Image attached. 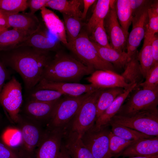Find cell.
<instances>
[{
  "label": "cell",
  "instance_id": "cell-1",
  "mask_svg": "<svg viewBox=\"0 0 158 158\" xmlns=\"http://www.w3.org/2000/svg\"><path fill=\"white\" fill-rule=\"evenodd\" d=\"M25 47L12 50L5 57L4 62L19 74L25 90L29 92L41 80L44 69L52 58L49 51Z\"/></svg>",
  "mask_w": 158,
  "mask_h": 158
},
{
  "label": "cell",
  "instance_id": "cell-2",
  "mask_svg": "<svg viewBox=\"0 0 158 158\" xmlns=\"http://www.w3.org/2000/svg\"><path fill=\"white\" fill-rule=\"evenodd\" d=\"M95 71L70 55L58 51L45 68L42 79L53 82L79 83L84 76Z\"/></svg>",
  "mask_w": 158,
  "mask_h": 158
},
{
  "label": "cell",
  "instance_id": "cell-3",
  "mask_svg": "<svg viewBox=\"0 0 158 158\" xmlns=\"http://www.w3.org/2000/svg\"><path fill=\"white\" fill-rule=\"evenodd\" d=\"M66 46L80 61L95 71H109L115 72V67L103 60L90 40L87 32L81 31L77 38Z\"/></svg>",
  "mask_w": 158,
  "mask_h": 158
},
{
  "label": "cell",
  "instance_id": "cell-4",
  "mask_svg": "<svg viewBox=\"0 0 158 158\" xmlns=\"http://www.w3.org/2000/svg\"><path fill=\"white\" fill-rule=\"evenodd\" d=\"M110 123L129 128L149 135L158 137L157 108L143 111L129 116L115 115Z\"/></svg>",
  "mask_w": 158,
  "mask_h": 158
},
{
  "label": "cell",
  "instance_id": "cell-5",
  "mask_svg": "<svg viewBox=\"0 0 158 158\" xmlns=\"http://www.w3.org/2000/svg\"><path fill=\"white\" fill-rule=\"evenodd\" d=\"M102 89H98L90 93L66 128L77 133L80 138L95 123L97 117V103Z\"/></svg>",
  "mask_w": 158,
  "mask_h": 158
},
{
  "label": "cell",
  "instance_id": "cell-6",
  "mask_svg": "<svg viewBox=\"0 0 158 158\" xmlns=\"http://www.w3.org/2000/svg\"><path fill=\"white\" fill-rule=\"evenodd\" d=\"M23 102L21 84L14 76L5 83L0 92V104L8 117L17 123Z\"/></svg>",
  "mask_w": 158,
  "mask_h": 158
},
{
  "label": "cell",
  "instance_id": "cell-7",
  "mask_svg": "<svg viewBox=\"0 0 158 158\" xmlns=\"http://www.w3.org/2000/svg\"><path fill=\"white\" fill-rule=\"evenodd\" d=\"M116 115L129 116L139 112L157 108L158 89L154 90L135 89Z\"/></svg>",
  "mask_w": 158,
  "mask_h": 158
},
{
  "label": "cell",
  "instance_id": "cell-8",
  "mask_svg": "<svg viewBox=\"0 0 158 158\" xmlns=\"http://www.w3.org/2000/svg\"><path fill=\"white\" fill-rule=\"evenodd\" d=\"M91 92L78 96L65 95L64 97L61 98L47 126L64 128L67 127Z\"/></svg>",
  "mask_w": 158,
  "mask_h": 158
},
{
  "label": "cell",
  "instance_id": "cell-9",
  "mask_svg": "<svg viewBox=\"0 0 158 158\" xmlns=\"http://www.w3.org/2000/svg\"><path fill=\"white\" fill-rule=\"evenodd\" d=\"M109 126H103L97 128L93 125L80 137L83 142L95 158L113 157L109 148V135L111 130Z\"/></svg>",
  "mask_w": 158,
  "mask_h": 158
},
{
  "label": "cell",
  "instance_id": "cell-10",
  "mask_svg": "<svg viewBox=\"0 0 158 158\" xmlns=\"http://www.w3.org/2000/svg\"><path fill=\"white\" fill-rule=\"evenodd\" d=\"M39 123L25 115H20L17 123L22 135L21 145L23 150L28 155L32 154L38 147L44 135L46 130H42Z\"/></svg>",
  "mask_w": 158,
  "mask_h": 158
},
{
  "label": "cell",
  "instance_id": "cell-11",
  "mask_svg": "<svg viewBox=\"0 0 158 158\" xmlns=\"http://www.w3.org/2000/svg\"><path fill=\"white\" fill-rule=\"evenodd\" d=\"M64 130L48 126L37 147L36 158H59Z\"/></svg>",
  "mask_w": 158,
  "mask_h": 158
},
{
  "label": "cell",
  "instance_id": "cell-12",
  "mask_svg": "<svg viewBox=\"0 0 158 158\" xmlns=\"http://www.w3.org/2000/svg\"><path fill=\"white\" fill-rule=\"evenodd\" d=\"M150 5L145 7L133 16L132 28L128 35L126 47L129 59L137 51L144 37L148 20L147 10Z\"/></svg>",
  "mask_w": 158,
  "mask_h": 158
},
{
  "label": "cell",
  "instance_id": "cell-13",
  "mask_svg": "<svg viewBox=\"0 0 158 158\" xmlns=\"http://www.w3.org/2000/svg\"><path fill=\"white\" fill-rule=\"evenodd\" d=\"M115 2L111 6L104 20V25L111 47L119 51L123 52L126 48L127 39L116 16Z\"/></svg>",
  "mask_w": 158,
  "mask_h": 158
},
{
  "label": "cell",
  "instance_id": "cell-14",
  "mask_svg": "<svg viewBox=\"0 0 158 158\" xmlns=\"http://www.w3.org/2000/svg\"><path fill=\"white\" fill-rule=\"evenodd\" d=\"M98 89L91 84L51 81L42 78L32 90L47 89L59 92L64 95L78 96Z\"/></svg>",
  "mask_w": 158,
  "mask_h": 158
},
{
  "label": "cell",
  "instance_id": "cell-15",
  "mask_svg": "<svg viewBox=\"0 0 158 158\" xmlns=\"http://www.w3.org/2000/svg\"><path fill=\"white\" fill-rule=\"evenodd\" d=\"M40 22L37 29L16 48L28 47L44 51H49L57 50L59 47V41L57 39L49 36L47 29Z\"/></svg>",
  "mask_w": 158,
  "mask_h": 158
},
{
  "label": "cell",
  "instance_id": "cell-16",
  "mask_svg": "<svg viewBox=\"0 0 158 158\" xmlns=\"http://www.w3.org/2000/svg\"><path fill=\"white\" fill-rule=\"evenodd\" d=\"M86 79L97 89L118 87L125 89L133 84L127 83L121 75L109 71L96 70Z\"/></svg>",
  "mask_w": 158,
  "mask_h": 158
},
{
  "label": "cell",
  "instance_id": "cell-17",
  "mask_svg": "<svg viewBox=\"0 0 158 158\" xmlns=\"http://www.w3.org/2000/svg\"><path fill=\"white\" fill-rule=\"evenodd\" d=\"M60 99L49 102L27 100L23 109L25 116L39 122H49Z\"/></svg>",
  "mask_w": 158,
  "mask_h": 158
},
{
  "label": "cell",
  "instance_id": "cell-18",
  "mask_svg": "<svg viewBox=\"0 0 158 158\" xmlns=\"http://www.w3.org/2000/svg\"><path fill=\"white\" fill-rule=\"evenodd\" d=\"M158 155V137L134 141L117 157H147Z\"/></svg>",
  "mask_w": 158,
  "mask_h": 158
},
{
  "label": "cell",
  "instance_id": "cell-19",
  "mask_svg": "<svg viewBox=\"0 0 158 158\" xmlns=\"http://www.w3.org/2000/svg\"><path fill=\"white\" fill-rule=\"evenodd\" d=\"M62 141L71 158H95L76 133L65 129Z\"/></svg>",
  "mask_w": 158,
  "mask_h": 158
},
{
  "label": "cell",
  "instance_id": "cell-20",
  "mask_svg": "<svg viewBox=\"0 0 158 158\" xmlns=\"http://www.w3.org/2000/svg\"><path fill=\"white\" fill-rule=\"evenodd\" d=\"M40 10L44 24L48 31L66 46L67 42L63 22L53 11L46 7Z\"/></svg>",
  "mask_w": 158,
  "mask_h": 158
},
{
  "label": "cell",
  "instance_id": "cell-21",
  "mask_svg": "<svg viewBox=\"0 0 158 158\" xmlns=\"http://www.w3.org/2000/svg\"><path fill=\"white\" fill-rule=\"evenodd\" d=\"M137 88V84H133L124 92L117 96L110 105L98 118L94 125L95 127L99 128L103 126H109V123L112 118L117 113L130 93Z\"/></svg>",
  "mask_w": 158,
  "mask_h": 158
},
{
  "label": "cell",
  "instance_id": "cell-22",
  "mask_svg": "<svg viewBox=\"0 0 158 158\" xmlns=\"http://www.w3.org/2000/svg\"><path fill=\"white\" fill-rule=\"evenodd\" d=\"M40 22L35 14L30 12L11 14L8 18L10 27L31 33L37 29Z\"/></svg>",
  "mask_w": 158,
  "mask_h": 158
},
{
  "label": "cell",
  "instance_id": "cell-23",
  "mask_svg": "<svg viewBox=\"0 0 158 158\" xmlns=\"http://www.w3.org/2000/svg\"><path fill=\"white\" fill-rule=\"evenodd\" d=\"M138 53L137 51L129 59L124 68V71L121 75L126 83H136L137 88L144 78L138 59Z\"/></svg>",
  "mask_w": 158,
  "mask_h": 158
},
{
  "label": "cell",
  "instance_id": "cell-24",
  "mask_svg": "<svg viewBox=\"0 0 158 158\" xmlns=\"http://www.w3.org/2000/svg\"><path fill=\"white\" fill-rule=\"evenodd\" d=\"M32 33L13 28L4 31L0 34V50L16 49Z\"/></svg>",
  "mask_w": 158,
  "mask_h": 158
},
{
  "label": "cell",
  "instance_id": "cell-25",
  "mask_svg": "<svg viewBox=\"0 0 158 158\" xmlns=\"http://www.w3.org/2000/svg\"><path fill=\"white\" fill-rule=\"evenodd\" d=\"M92 42L103 60L111 63L114 67L118 69L124 68L129 60L126 52H120L112 48L102 47Z\"/></svg>",
  "mask_w": 158,
  "mask_h": 158
},
{
  "label": "cell",
  "instance_id": "cell-26",
  "mask_svg": "<svg viewBox=\"0 0 158 158\" xmlns=\"http://www.w3.org/2000/svg\"><path fill=\"white\" fill-rule=\"evenodd\" d=\"M114 6L118 20L128 39V29L133 18L130 0H116Z\"/></svg>",
  "mask_w": 158,
  "mask_h": 158
},
{
  "label": "cell",
  "instance_id": "cell-27",
  "mask_svg": "<svg viewBox=\"0 0 158 158\" xmlns=\"http://www.w3.org/2000/svg\"><path fill=\"white\" fill-rule=\"evenodd\" d=\"M92 14L86 24L87 33L91 34L98 24L104 20L107 15L112 4L116 0L97 1Z\"/></svg>",
  "mask_w": 158,
  "mask_h": 158
},
{
  "label": "cell",
  "instance_id": "cell-28",
  "mask_svg": "<svg viewBox=\"0 0 158 158\" xmlns=\"http://www.w3.org/2000/svg\"><path fill=\"white\" fill-rule=\"evenodd\" d=\"M81 1L78 0H49L46 7L57 10L61 13L81 18L80 10Z\"/></svg>",
  "mask_w": 158,
  "mask_h": 158
},
{
  "label": "cell",
  "instance_id": "cell-29",
  "mask_svg": "<svg viewBox=\"0 0 158 158\" xmlns=\"http://www.w3.org/2000/svg\"><path fill=\"white\" fill-rule=\"evenodd\" d=\"M124 90L123 88L118 87L102 89L97 103L96 119Z\"/></svg>",
  "mask_w": 158,
  "mask_h": 158
},
{
  "label": "cell",
  "instance_id": "cell-30",
  "mask_svg": "<svg viewBox=\"0 0 158 158\" xmlns=\"http://www.w3.org/2000/svg\"><path fill=\"white\" fill-rule=\"evenodd\" d=\"M151 37L145 36L142 47L138 55L144 78L148 71L154 65L151 44Z\"/></svg>",
  "mask_w": 158,
  "mask_h": 158
},
{
  "label": "cell",
  "instance_id": "cell-31",
  "mask_svg": "<svg viewBox=\"0 0 158 158\" xmlns=\"http://www.w3.org/2000/svg\"><path fill=\"white\" fill-rule=\"evenodd\" d=\"M111 132L115 135L126 140L136 141L155 136L149 135L135 130L116 123H110Z\"/></svg>",
  "mask_w": 158,
  "mask_h": 158
},
{
  "label": "cell",
  "instance_id": "cell-32",
  "mask_svg": "<svg viewBox=\"0 0 158 158\" xmlns=\"http://www.w3.org/2000/svg\"><path fill=\"white\" fill-rule=\"evenodd\" d=\"M67 43L73 42L81 32L82 24L81 18L62 14Z\"/></svg>",
  "mask_w": 158,
  "mask_h": 158
},
{
  "label": "cell",
  "instance_id": "cell-33",
  "mask_svg": "<svg viewBox=\"0 0 158 158\" xmlns=\"http://www.w3.org/2000/svg\"><path fill=\"white\" fill-rule=\"evenodd\" d=\"M32 90V91H30L27 100L51 102L58 100L64 95L59 92L52 90L42 89Z\"/></svg>",
  "mask_w": 158,
  "mask_h": 158
},
{
  "label": "cell",
  "instance_id": "cell-34",
  "mask_svg": "<svg viewBox=\"0 0 158 158\" xmlns=\"http://www.w3.org/2000/svg\"><path fill=\"white\" fill-rule=\"evenodd\" d=\"M3 142L13 148L21 145L22 136L19 128L9 127L1 135Z\"/></svg>",
  "mask_w": 158,
  "mask_h": 158
},
{
  "label": "cell",
  "instance_id": "cell-35",
  "mask_svg": "<svg viewBox=\"0 0 158 158\" xmlns=\"http://www.w3.org/2000/svg\"><path fill=\"white\" fill-rule=\"evenodd\" d=\"M134 141L121 138L114 135L111 131L109 141L110 152L113 157H117L119 154Z\"/></svg>",
  "mask_w": 158,
  "mask_h": 158
},
{
  "label": "cell",
  "instance_id": "cell-36",
  "mask_svg": "<svg viewBox=\"0 0 158 158\" xmlns=\"http://www.w3.org/2000/svg\"><path fill=\"white\" fill-rule=\"evenodd\" d=\"M104 20H101L91 33L90 40L100 46L111 48L109 44L104 25Z\"/></svg>",
  "mask_w": 158,
  "mask_h": 158
},
{
  "label": "cell",
  "instance_id": "cell-37",
  "mask_svg": "<svg viewBox=\"0 0 158 158\" xmlns=\"http://www.w3.org/2000/svg\"><path fill=\"white\" fill-rule=\"evenodd\" d=\"M28 8L27 0H0V9L13 14L24 11Z\"/></svg>",
  "mask_w": 158,
  "mask_h": 158
},
{
  "label": "cell",
  "instance_id": "cell-38",
  "mask_svg": "<svg viewBox=\"0 0 158 158\" xmlns=\"http://www.w3.org/2000/svg\"><path fill=\"white\" fill-rule=\"evenodd\" d=\"M145 80L140 84L138 87L154 90L158 89V63H155L147 73Z\"/></svg>",
  "mask_w": 158,
  "mask_h": 158
},
{
  "label": "cell",
  "instance_id": "cell-39",
  "mask_svg": "<svg viewBox=\"0 0 158 158\" xmlns=\"http://www.w3.org/2000/svg\"><path fill=\"white\" fill-rule=\"evenodd\" d=\"M147 13L148 20L145 36L152 37L158 32V12L152 10L150 6Z\"/></svg>",
  "mask_w": 158,
  "mask_h": 158
},
{
  "label": "cell",
  "instance_id": "cell-40",
  "mask_svg": "<svg viewBox=\"0 0 158 158\" xmlns=\"http://www.w3.org/2000/svg\"><path fill=\"white\" fill-rule=\"evenodd\" d=\"M0 158H19L13 148L0 142Z\"/></svg>",
  "mask_w": 158,
  "mask_h": 158
},
{
  "label": "cell",
  "instance_id": "cell-41",
  "mask_svg": "<svg viewBox=\"0 0 158 158\" xmlns=\"http://www.w3.org/2000/svg\"><path fill=\"white\" fill-rule=\"evenodd\" d=\"M132 16L152 3V1L145 0H130Z\"/></svg>",
  "mask_w": 158,
  "mask_h": 158
},
{
  "label": "cell",
  "instance_id": "cell-42",
  "mask_svg": "<svg viewBox=\"0 0 158 158\" xmlns=\"http://www.w3.org/2000/svg\"><path fill=\"white\" fill-rule=\"evenodd\" d=\"M49 0H27L28 8H29L30 12L35 14V12L42 8L46 7Z\"/></svg>",
  "mask_w": 158,
  "mask_h": 158
},
{
  "label": "cell",
  "instance_id": "cell-43",
  "mask_svg": "<svg viewBox=\"0 0 158 158\" xmlns=\"http://www.w3.org/2000/svg\"><path fill=\"white\" fill-rule=\"evenodd\" d=\"M11 77L9 72L0 61V92L5 84V81L7 80H9Z\"/></svg>",
  "mask_w": 158,
  "mask_h": 158
},
{
  "label": "cell",
  "instance_id": "cell-44",
  "mask_svg": "<svg viewBox=\"0 0 158 158\" xmlns=\"http://www.w3.org/2000/svg\"><path fill=\"white\" fill-rule=\"evenodd\" d=\"M152 50L153 54L154 64L158 63V37L156 34L150 39Z\"/></svg>",
  "mask_w": 158,
  "mask_h": 158
},
{
  "label": "cell",
  "instance_id": "cell-45",
  "mask_svg": "<svg viewBox=\"0 0 158 158\" xmlns=\"http://www.w3.org/2000/svg\"><path fill=\"white\" fill-rule=\"evenodd\" d=\"M13 13L8 12L0 9V25L8 28H10L8 23V18Z\"/></svg>",
  "mask_w": 158,
  "mask_h": 158
},
{
  "label": "cell",
  "instance_id": "cell-46",
  "mask_svg": "<svg viewBox=\"0 0 158 158\" xmlns=\"http://www.w3.org/2000/svg\"><path fill=\"white\" fill-rule=\"evenodd\" d=\"M83 1L84 8L81 16L82 20L86 18L89 8L97 1L95 0H83Z\"/></svg>",
  "mask_w": 158,
  "mask_h": 158
},
{
  "label": "cell",
  "instance_id": "cell-47",
  "mask_svg": "<svg viewBox=\"0 0 158 158\" xmlns=\"http://www.w3.org/2000/svg\"><path fill=\"white\" fill-rule=\"evenodd\" d=\"M59 158H71L62 141L61 147Z\"/></svg>",
  "mask_w": 158,
  "mask_h": 158
},
{
  "label": "cell",
  "instance_id": "cell-48",
  "mask_svg": "<svg viewBox=\"0 0 158 158\" xmlns=\"http://www.w3.org/2000/svg\"><path fill=\"white\" fill-rule=\"evenodd\" d=\"M127 158H158V155L151 156L143 157V156H136L128 157Z\"/></svg>",
  "mask_w": 158,
  "mask_h": 158
},
{
  "label": "cell",
  "instance_id": "cell-49",
  "mask_svg": "<svg viewBox=\"0 0 158 158\" xmlns=\"http://www.w3.org/2000/svg\"><path fill=\"white\" fill-rule=\"evenodd\" d=\"M8 29V28L0 25V34Z\"/></svg>",
  "mask_w": 158,
  "mask_h": 158
},
{
  "label": "cell",
  "instance_id": "cell-50",
  "mask_svg": "<svg viewBox=\"0 0 158 158\" xmlns=\"http://www.w3.org/2000/svg\"><path fill=\"white\" fill-rule=\"evenodd\" d=\"M1 113H0V121L1 120Z\"/></svg>",
  "mask_w": 158,
  "mask_h": 158
}]
</instances>
